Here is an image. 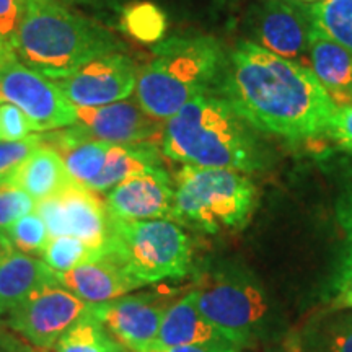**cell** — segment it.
Segmentation results:
<instances>
[{
  "label": "cell",
  "instance_id": "obj_20",
  "mask_svg": "<svg viewBox=\"0 0 352 352\" xmlns=\"http://www.w3.org/2000/svg\"><path fill=\"white\" fill-rule=\"evenodd\" d=\"M8 182L23 189L34 202H39L63 192L74 179L59 153L41 142Z\"/></svg>",
  "mask_w": 352,
  "mask_h": 352
},
{
  "label": "cell",
  "instance_id": "obj_4",
  "mask_svg": "<svg viewBox=\"0 0 352 352\" xmlns=\"http://www.w3.org/2000/svg\"><path fill=\"white\" fill-rule=\"evenodd\" d=\"M226 54L210 36H175L155 46L147 67L138 74L135 98L158 121L170 120L184 104L217 87Z\"/></svg>",
  "mask_w": 352,
  "mask_h": 352
},
{
  "label": "cell",
  "instance_id": "obj_16",
  "mask_svg": "<svg viewBox=\"0 0 352 352\" xmlns=\"http://www.w3.org/2000/svg\"><path fill=\"white\" fill-rule=\"evenodd\" d=\"M54 276L57 284L88 303L116 300L144 285L107 254Z\"/></svg>",
  "mask_w": 352,
  "mask_h": 352
},
{
  "label": "cell",
  "instance_id": "obj_30",
  "mask_svg": "<svg viewBox=\"0 0 352 352\" xmlns=\"http://www.w3.org/2000/svg\"><path fill=\"white\" fill-rule=\"evenodd\" d=\"M23 13L25 0H0V43L13 52Z\"/></svg>",
  "mask_w": 352,
  "mask_h": 352
},
{
  "label": "cell",
  "instance_id": "obj_31",
  "mask_svg": "<svg viewBox=\"0 0 352 352\" xmlns=\"http://www.w3.org/2000/svg\"><path fill=\"white\" fill-rule=\"evenodd\" d=\"M33 131L32 121L15 104H0V135L2 140H21Z\"/></svg>",
  "mask_w": 352,
  "mask_h": 352
},
{
  "label": "cell",
  "instance_id": "obj_38",
  "mask_svg": "<svg viewBox=\"0 0 352 352\" xmlns=\"http://www.w3.org/2000/svg\"><path fill=\"white\" fill-rule=\"evenodd\" d=\"M54 2L64 3V6H70V3H77V2H78V0H54Z\"/></svg>",
  "mask_w": 352,
  "mask_h": 352
},
{
  "label": "cell",
  "instance_id": "obj_33",
  "mask_svg": "<svg viewBox=\"0 0 352 352\" xmlns=\"http://www.w3.org/2000/svg\"><path fill=\"white\" fill-rule=\"evenodd\" d=\"M336 220L344 233L347 258L344 263L352 264V182L346 184L336 202Z\"/></svg>",
  "mask_w": 352,
  "mask_h": 352
},
{
  "label": "cell",
  "instance_id": "obj_14",
  "mask_svg": "<svg viewBox=\"0 0 352 352\" xmlns=\"http://www.w3.org/2000/svg\"><path fill=\"white\" fill-rule=\"evenodd\" d=\"M72 126L88 139L118 145H157L164 135L162 121L127 100L103 107H76Z\"/></svg>",
  "mask_w": 352,
  "mask_h": 352
},
{
  "label": "cell",
  "instance_id": "obj_29",
  "mask_svg": "<svg viewBox=\"0 0 352 352\" xmlns=\"http://www.w3.org/2000/svg\"><path fill=\"white\" fill-rule=\"evenodd\" d=\"M41 142V135H28L21 140L0 142V183L8 182Z\"/></svg>",
  "mask_w": 352,
  "mask_h": 352
},
{
  "label": "cell",
  "instance_id": "obj_9",
  "mask_svg": "<svg viewBox=\"0 0 352 352\" xmlns=\"http://www.w3.org/2000/svg\"><path fill=\"white\" fill-rule=\"evenodd\" d=\"M3 103L19 107L36 132L56 131L76 122V107L59 87L19 60L0 67V104Z\"/></svg>",
  "mask_w": 352,
  "mask_h": 352
},
{
  "label": "cell",
  "instance_id": "obj_22",
  "mask_svg": "<svg viewBox=\"0 0 352 352\" xmlns=\"http://www.w3.org/2000/svg\"><path fill=\"white\" fill-rule=\"evenodd\" d=\"M300 341L303 352H352V310L333 308L308 324Z\"/></svg>",
  "mask_w": 352,
  "mask_h": 352
},
{
  "label": "cell",
  "instance_id": "obj_5",
  "mask_svg": "<svg viewBox=\"0 0 352 352\" xmlns=\"http://www.w3.org/2000/svg\"><path fill=\"white\" fill-rule=\"evenodd\" d=\"M258 204V191L245 173L183 165L175 176L173 220L206 233L240 230Z\"/></svg>",
  "mask_w": 352,
  "mask_h": 352
},
{
  "label": "cell",
  "instance_id": "obj_40",
  "mask_svg": "<svg viewBox=\"0 0 352 352\" xmlns=\"http://www.w3.org/2000/svg\"><path fill=\"white\" fill-rule=\"evenodd\" d=\"M307 2H315V0H307ZM318 2H321V0H318Z\"/></svg>",
  "mask_w": 352,
  "mask_h": 352
},
{
  "label": "cell",
  "instance_id": "obj_28",
  "mask_svg": "<svg viewBox=\"0 0 352 352\" xmlns=\"http://www.w3.org/2000/svg\"><path fill=\"white\" fill-rule=\"evenodd\" d=\"M36 202L10 182L0 183V246H7V233L16 220L33 212Z\"/></svg>",
  "mask_w": 352,
  "mask_h": 352
},
{
  "label": "cell",
  "instance_id": "obj_13",
  "mask_svg": "<svg viewBox=\"0 0 352 352\" xmlns=\"http://www.w3.org/2000/svg\"><path fill=\"white\" fill-rule=\"evenodd\" d=\"M252 43L272 54L308 64L314 30L310 10L296 0H264L252 15Z\"/></svg>",
  "mask_w": 352,
  "mask_h": 352
},
{
  "label": "cell",
  "instance_id": "obj_10",
  "mask_svg": "<svg viewBox=\"0 0 352 352\" xmlns=\"http://www.w3.org/2000/svg\"><path fill=\"white\" fill-rule=\"evenodd\" d=\"M34 210L46 223L51 239L72 235L90 248L104 253L109 236V214L96 191L74 182L57 196L36 202Z\"/></svg>",
  "mask_w": 352,
  "mask_h": 352
},
{
  "label": "cell",
  "instance_id": "obj_15",
  "mask_svg": "<svg viewBox=\"0 0 352 352\" xmlns=\"http://www.w3.org/2000/svg\"><path fill=\"white\" fill-rule=\"evenodd\" d=\"M108 214L121 220H173L175 188L164 168L131 176L104 197Z\"/></svg>",
  "mask_w": 352,
  "mask_h": 352
},
{
  "label": "cell",
  "instance_id": "obj_1",
  "mask_svg": "<svg viewBox=\"0 0 352 352\" xmlns=\"http://www.w3.org/2000/svg\"><path fill=\"white\" fill-rule=\"evenodd\" d=\"M215 90L253 129L287 140L327 138L338 109L308 65L252 41L226 56Z\"/></svg>",
  "mask_w": 352,
  "mask_h": 352
},
{
  "label": "cell",
  "instance_id": "obj_11",
  "mask_svg": "<svg viewBox=\"0 0 352 352\" xmlns=\"http://www.w3.org/2000/svg\"><path fill=\"white\" fill-rule=\"evenodd\" d=\"M52 82L74 107H103L126 100L135 90L138 70L129 57L113 52L52 78Z\"/></svg>",
  "mask_w": 352,
  "mask_h": 352
},
{
  "label": "cell",
  "instance_id": "obj_23",
  "mask_svg": "<svg viewBox=\"0 0 352 352\" xmlns=\"http://www.w3.org/2000/svg\"><path fill=\"white\" fill-rule=\"evenodd\" d=\"M56 352H127L94 315L78 321L56 342Z\"/></svg>",
  "mask_w": 352,
  "mask_h": 352
},
{
  "label": "cell",
  "instance_id": "obj_27",
  "mask_svg": "<svg viewBox=\"0 0 352 352\" xmlns=\"http://www.w3.org/2000/svg\"><path fill=\"white\" fill-rule=\"evenodd\" d=\"M50 240L51 236L47 233L46 223L36 214V210H33L13 223L7 233L6 248L16 250L30 256H43Z\"/></svg>",
  "mask_w": 352,
  "mask_h": 352
},
{
  "label": "cell",
  "instance_id": "obj_34",
  "mask_svg": "<svg viewBox=\"0 0 352 352\" xmlns=\"http://www.w3.org/2000/svg\"><path fill=\"white\" fill-rule=\"evenodd\" d=\"M333 308H347L352 310V264L344 263L336 287H334Z\"/></svg>",
  "mask_w": 352,
  "mask_h": 352
},
{
  "label": "cell",
  "instance_id": "obj_36",
  "mask_svg": "<svg viewBox=\"0 0 352 352\" xmlns=\"http://www.w3.org/2000/svg\"><path fill=\"white\" fill-rule=\"evenodd\" d=\"M0 352H36V349L30 342L19 340L3 324H0Z\"/></svg>",
  "mask_w": 352,
  "mask_h": 352
},
{
  "label": "cell",
  "instance_id": "obj_32",
  "mask_svg": "<svg viewBox=\"0 0 352 352\" xmlns=\"http://www.w3.org/2000/svg\"><path fill=\"white\" fill-rule=\"evenodd\" d=\"M341 151L352 153V104L336 109L327 134Z\"/></svg>",
  "mask_w": 352,
  "mask_h": 352
},
{
  "label": "cell",
  "instance_id": "obj_17",
  "mask_svg": "<svg viewBox=\"0 0 352 352\" xmlns=\"http://www.w3.org/2000/svg\"><path fill=\"white\" fill-rule=\"evenodd\" d=\"M308 64L334 107L352 104V52L314 25Z\"/></svg>",
  "mask_w": 352,
  "mask_h": 352
},
{
  "label": "cell",
  "instance_id": "obj_12",
  "mask_svg": "<svg viewBox=\"0 0 352 352\" xmlns=\"http://www.w3.org/2000/svg\"><path fill=\"white\" fill-rule=\"evenodd\" d=\"M171 296L158 292L127 294L116 300L95 303L94 316L131 352H151Z\"/></svg>",
  "mask_w": 352,
  "mask_h": 352
},
{
  "label": "cell",
  "instance_id": "obj_37",
  "mask_svg": "<svg viewBox=\"0 0 352 352\" xmlns=\"http://www.w3.org/2000/svg\"><path fill=\"white\" fill-rule=\"evenodd\" d=\"M12 60H16L15 52H13L10 47L3 46V44L0 43V67L8 63H12Z\"/></svg>",
  "mask_w": 352,
  "mask_h": 352
},
{
  "label": "cell",
  "instance_id": "obj_8",
  "mask_svg": "<svg viewBox=\"0 0 352 352\" xmlns=\"http://www.w3.org/2000/svg\"><path fill=\"white\" fill-rule=\"evenodd\" d=\"M94 307L63 285L50 284L6 311L3 323L36 349L47 351L74 324L94 315Z\"/></svg>",
  "mask_w": 352,
  "mask_h": 352
},
{
  "label": "cell",
  "instance_id": "obj_19",
  "mask_svg": "<svg viewBox=\"0 0 352 352\" xmlns=\"http://www.w3.org/2000/svg\"><path fill=\"white\" fill-rule=\"evenodd\" d=\"M217 341L227 340H223L217 329L201 315L196 305L195 292L191 290L166 308L151 352L165 351L176 346L206 344V342Z\"/></svg>",
  "mask_w": 352,
  "mask_h": 352
},
{
  "label": "cell",
  "instance_id": "obj_2",
  "mask_svg": "<svg viewBox=\"0 0 352 352\" xmlns=\"http://www.w3.org/2000/svg\"><path fill=\"white\" fill-rule=\"evenodd\" d=\"M162 152L170 160L201 168L253 173L263 170L264 152L252 126L219 95H199L165 121Z\"/></svg>",
  "mask_w": 352,
  "mask_h": 352
},
{
  "label": "cell",
  "instance_id": "obj_35",
  "mask_svg": "<svg viewBox=\"0 0 352 352\" xmlns=\"http://www.w3.org/2000/svg\"><path fill=\"white\" fill-rule=\"evenodd\" d=\"M158 352H241L236 346H233L228 341L217 342H206V344H188V346H176L170 349L158 351Z\"/></svg>",
  "mask_w": 352,
  "mask_h": 352
},
{
  "label": "cell",
  "instance_id": "obj_26",
  "mask_svg": "<svg viewBox=\"0 0 352 352\" xmlns=\"http://www.w3.org/2000/svg\"><path fill=\"white\" fill-rule=\"evenodd\" d=\"M103 252L90 248L80 239L72 235L51 239L43 253V261L56 272H65L103 256Z\"/></svg>",
  "mask_w": 352,
  "mask_h": 352
},
{
  "label": "cell",
  "instance_id": "obj_6",
  "mask_svg": "<svg viewBox=\"0 0 352 352\" xmlns=\"http://www.w3.org/2000/svg\"><path fill=\"white\" fill-rule=\"evenodd\" d=\"M104 254L145 285L186 276L192 264V241L175 220H121L109 215Z\"/></svg>",
  "mask_w": 352,
  "mask_h": 352
},
{
  "label": "cell",
  "instance_id": "obj_18",
  "mask_svg": "<svg viewBox=\"0 0 352 352\" xmlns=\"http://www.w3.org/2000/svg\"><path fill=\"white\" fill-rule=\"evenodd\" d=\"M57 284L54 270L36 256L0 246V308L3 314L44 285Z\"/></svg>",
  "mask_w": 352,
  "mask_h": 352
},
{
  "label": "cell",
  "instance_id": "obj_21",
  "mask_svg": "<svg viewBox=\"0 0 352 352\" xmlns=\"http://www.w3.org/2000/svg\"><path fill=\"white\" fill-rule=\"evenodd\" d=\"M157 168H162V158L157 145L111 144L103 170L88 184V189L96 192L109 191L118 183L124 182L131 176L147 173Z\"/></svg>",
  "mask_w": 352,
  "mask_h": 352
},
{
  "label": "cell",
  "instance_id": "obj_41",
  "mask_svg": "<svg viewBox=\"0 0 352 352\" xmlns=\"http://www.w3.org/2000/svg\"><path fill=\"white\" fill-rule=\"evenodd\" d=\"M0 139H2V135H0Z\"/></svg>",
  "mask_w": 352,
  "mask_h": 352
},
{
  "label": "cell",
  "instance_id": "obj_7",
  "mask_svg": "<svg viewBox=\"0 0 352 352\" xmlns=\"http://www.w3.org/2000/svg\"><path fill=\"white\" fill-rule=\"evenodd\" d=\"M197 310L223 340L239 349L253 347L271 324V305L264 289L235 267H206L197 274Z\"/></svg>",
  "mask_w": 352,
  "mask_h": 352
},
{
  "label": "cell",
  "instance_id": "obj_25",
  "mask_svg": "<svg viewBox=\"0 0 352 352\" xmlns=\"http://www.w3.org/2000/svg\"><path fill=\"white\" fill-rule=\"evenodd\" d=\"M122 26L129 36L152 44L165 36L166 16L155 3L134 2L122 12Z\"/></svg>",
  "mask_w": 352,
  "mask_h": 352
},
{
  "label": "cell",
  "instance_id": "obj_3",
  "mask_svg": "<svg viewBox=\"0 0 352 352\" xmlns=\"http://www.w3.org/2000/svg\"><path fill=\"white\" fill-rule=\"evenodd\" d=\"M108 30L54 0H25L15 41L16 60L52 78L74 72L96 57L118 52Z\"/></svg>",
  "mask_w": 352,
  "mask_h": 352
},
{
  "label": "cell",
  "instance_id": "obj_24",
  "mask_svg": "<svg viewBox=\"0 0 352 352\" xmlns=\"http://www.w3.org/2000/svg\"><path fill=\"white\" fill-rule=\"evenodd\" d=\"M308 10L320 32L352 52V0H321Z\"/></svg>",
  "mask_w": 352,
  "mask_h": 352
},
{
  "label": "cell",
  "instance_id": "obj_39",
  "mask_svg": "<svg viewBox=\"0 0 352 352\" xmlns=\"http://www.w3.org/2000/svg\"><path fill=\"white\" fill-rule=\"evenodd\" d=\"M2 316H3V310L0 308V324H2Z\"/></svg>",
  "mask_w": 352,
  "mask_h": 352
},
{
  "label": "cell",
  "instance_id": "obj_42",
  "mask_svg": "<svg viewBox=\"0 0 352 352\" xmlns=\"http://www.w3.org/2000/svg\"><path fill=\"white\" fill-rule=\"evenodd\" d=\"M349 264H351V263H349Z\"/></svg>",
  "mask_w": 352,
  "mask_h": 352
}]
</instances>
